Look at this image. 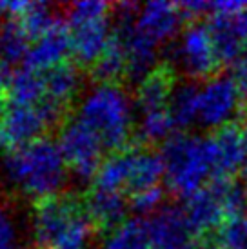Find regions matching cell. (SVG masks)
I'll use <instances>...</instances> for the list:
<instances>
[{
  "mask_svg": "<svg viewBox=\"0 0 247 249\" xmlns=\"http://www.w3.org/2000/svg\"><path fill=\"white\" fill-rule=\"evenodd\" d=\"M160 157L169 191L185 200L213 182L231 180L226 177L214 135L176 133L164 142Z\"/></svg>",
  "mask_w": 247,
  "mask_h": 249,
  "instance_id": "6da1fadb",
  "label": "cell"
},
{
  "mask_svg": "<svg viewBox=\"0 0 247 249\" xmlns=\"http://www.w3.org/2000/svg\"><path fill=\"white\" fill-rule=\"evenodd\" d=\"M35 249H88L98 235L86 198L58 193L35 202Z\"/></svg>",
  "mask_w": 247,
  "mask_h": 249,
  "instance_id": "7a4b0ae2",
  "label": "cell"
},
{
  "mask_svg": "<svg viewBox=\"0 0 247 249\" xmlns=\"http://www.w3.org/2000/svg\"><path fill=\"white\" fill-rule=\"evenodd\" d=\"M69 167L58 142L42 137L6 153L4 173L15 189L33 202L60 193Z\"/></svg>",
  "mask_w": 247,
  "mask_h": 249,
  "instance_id": "3957f363",
  "label": "cell"
},
{
  "mask_svg": "<svg viewBox=\"0 0 247 249\" xmlns=\"http://www.w3.org/2000/svg\"><path fill=\"white\" fill-rule=\"evenodd\" d=\"M75 117L100 139L109 157L129 147L133 133V102L120 84H96L84 95Z\"/></svg>",
  "mask_w": 247,
  "mask_h": 249,
  "instance_id": "277c9868",
  "label": "cell"
},
{
  "mask_svg": "<svg viewBox=\"0 0 247 249\" xmlns=\"http://www.w3.org/2000/svg\"><path fill=\"white\" fill-rule=\"evenodd\" d=\"M164 178V162L160 153L144 145H129L106 157L93 180V186L122 191L131 200L133 196L162 187Z\"/></svg>",
  "mask_w": 247,
  "mask_h": 249,
  "instance_id": "5b68a950",
  "label": "cell"
},
{
  "mask_svg": "<svg viewBox=\"0 0 247 249\" xmlns=\"http://www.w3.org/2000/svg\"><path fill=\"white\" fill-rule=\"evenodd\" d=\"M246 189L233 180H218L185 200L184 213L196 235L216 231L229 218L244 213Z\"/></svg>",
  "mask_w": 247,
  "mask_h": 249,
  "instance_id": "8992f818",
  "label": "cell"
},
{
  "mask_svg": "<svg viewBox=\"0 0 247 249\" xmlns=\"http://www.w3.org/2000/svg\"><path fill=\"white\" fill-rule=\"evenodd\" d=\"M242 104V93L233 78L213 76L196 84L194 89V127L220 131L229 127Z\"/></svg>",
  "mask_w": 247,
  "mask_h": 249,
  "instance_id": "52a82bcc",
  "label": "cell"
},
{
  "mask_svg": "<svg viewBox=\"0 0 247 249\" xmlns=\"http://www.w3.org/2000/svg\"><path fill=\"white\" fill-rule=\"evenodd\" d=\"M207 13L220 64H236L247 55V2H209Z\"/></svg>",
  "mask_w": 247,
  "mask_h": 249,
  "instance_id": "ba28073f",
  "label": "cell"
},
{
  "mask_svg": "<svg viewBox=\"0 0 247 249\" xmlns=\"http://www.w3.org/2000/svg\"><path fill=\"white\" fill-rule=\"evenodd\" d=\"M58 147L66 159L69 171H73L84 182L95 180L102 162L106 160V149L100 139L75 115H69L58 129Z\"/></svg>",
  "mask_w": 247,
  "mask_h": 249,
  "instance_id": "9c48e42d",
  "label": "cell"
},
{
  "mask_svg": "<svg viewBox=\"0 0 247 249\" xmlns=\"http://www.w3.org/2000/svg\"><path fill=\"white\" fill-rule=\"evenodd\" d=\"M171 62L175 70L193 80L211 76L220 64L209 26L194 22L182 31V35L173 44ZM213 78V76H211Z\"/></svg>",
  "mask_w": 247,
  "mask_h": 249,
  "instance_id": "30bf717a",
  "label": "cell"
},
{
  "mask_svg": "<svg viewBox=\"0 0 247 249\" xmlns=\"http://www.w3.org/2000/svg\"><path fill=\"white\" fill-rule=\"evenodd\" d=\"M145 222L153 249H198V235L182 208L162 206Z\"/></svg>",
  "mask_w": 247,
  "mask_h": 249,
  "instance_id": "8fae6325",
  "label": "cell"
},
{
  "mask_svg": "<svg viewBox=\"0 0 247 249\" xmlns=\"http://www.w3.org/2000/svg\"><path fill=\"white\" fill-rule=\"evenodd\" d=\"M48 129L49 127L38 106H20L7 102L0 120V147L11 151L15 147L42 139V135Z\"/></svg>",
  "mask_w": 247,
  "mask_h": 249,
  "instance_id": "7c38bea8",
  "label": "cell"
},
{
  "mask_svg": "<svg viewBox=\"0 0 247 249\" xmlns=\"http://www.w3.org/2000/svg\"><path fill=\"white\" fill-rule=\"evenodd\" d=\"M71 33V58L78 68H89L102 56L111 40L109 15L68 24Z\"/></svg>",
  "mask_w": 247,
  "mask_h": 249,
  "instance_id": "4fadbf2b",
  "label": "cell"
},
{
  "mask_svg": "<svg viewBox=\"0 0 247 249\" xmlns=\"http://www.w3.org/2000/svg\"><path fill=\"white\" fill-rule=\"evenodd\" d=\"M68 60H71V33L68 22L62 18L55 24V28H51L46 35L31 44L24 60V68L46 71Z\"/></svg>",
  "mask_w": 247,
  "mask_h": 249,
  "instance_id": "5bb4252c",
  "label": "cell"
},
{
  "mask_svg": "<svg viewBox=\"0 0 247 249\" xmlns=\"http://www.w3.org/2000/svg\"><path fill=\"white\" fill-rule=\"evenodd\" d=\"M184 18L185 17L178 4L149 2L145 6L138 7L135 24L149 40L160 46L178 35Z\"/></svg>",
  "mask_w": 247,
  "mask_h": 249,
  "instance_id": "9a60e30c",
  "label": "cell"
},
{
  "mask_svg": "<svg viewBox=\"0 0 247 249\" xmlns=\"http://www.w3.org/2000/svg\"><path fill=\"white\" fill-rule=\"evenodd\" d=\"M84 198L98 233L113 231L122 226L125 222V214L131 209L129 196L122 191L100 189L93 186Z\"/></svg>",
  "mask_w": 247,
  "mask_h": 249,
  "instance_id": "2e32d148",
  "label": "cell"
},
{
  "mask_svg": "<svg viewBox=\"0 0 247 249\" xmlns=\"http://www.w3.org/2000/svg\"><path fill=\"white\" fill-rule=\"evenodd\" d=\"M44 76V86H46V97L53 98L60 104L68 106L71 104V100L75 98V95L80 89V71L75 62L58 64L55 68L46 71H40Z\"/></svg>",
  "mask_w": 247,
  "mask_h": 249,
  "instance_id": "e0dca14e",
  "label": "cell"
},
{
  "mask_svg": "<svg viewBox=\"0 0 247 249\" xmlns=\"http://www.w3.org/2000/svg\"><path fill=\"white\" fill-rule=\"evenodd\" d=\"M46 97V86L40 71L28 70L22 66L20 70H15L11 84L7 88V102L20 106H36Z\"/></svg>",
  "mask_w": 247,
  "mask_h": 249,
  "instance_id": "ac0fdd59",
  "label": "cell"
},
{
  "mask_svg": "<svg viewBox=\"0 0 247 249\" xmlns=\"http://www.w3.org/2000/svg\"><path fill=\"white\" fill-rule=\"evenodd\" d=\"M100 249H153L147 222L129 218L104 236Z\"/></svg>",
  "mask_w": 247,
  "mask_h": 249,
  "instance_id": "d6986e66",
  "label": "cell"
},
{
  "mask_svg": "<svg viewBox=\"0 0 247 249\" xmlns=\"http://www.w3.org/2000/svg\"><path fill=\"white\" fill-rule=\"evenodd\" d=\"M29 36L22 29L20 22L15 17H7V20L0 24V62L15 66L26 60L29 48Z\"/></svg>",
  "mask_w": 247,
  "mask_h": 249,
  "instance_id": "ffe728a7",
  "label": "cell"
},
{
  "mask_svg": "<svg viewBox=\"0 0 247 249\" xmlns=\"http://www.w3.org/2000/svg\"><path fill=\"white\" fill-rule=\"evenodd\" d=\"M20 22L22 29L26 31L29 40H38L44 36L55 24L62 20V17H56L49 4H40V2H28L24 11L18 17H15Z\"/></svg>",
  "mask_w": 247,
  "mask_h": 249,
  "instance_id": "44dd1931",
  "label": "cell"
},
{
  "mask_svg": "<svg viewBox=\"0 0 247 249\" xmlns=\"http://www.w3.org/2000/svg\"><path fill=\"white\" fill-rule=\"evenodd\" d=\"M213 244L216 249H247V213L229 218L214 231Z\"/></svg>",
  "mask_w": 247,
  "mask_h": 249,
  "instance_id": "7402d4cb",
  "label": "cell"
},
{
  "mask_svg": "<svg viewBox=\"0 0 247 249\" xmlns=\"http://www.w3.org/2000/svg\"><path fill=\"white\" fill-rule=\"evenodd\" d=\"M0 249H18L15 222L4 206H0Z\"/></svg>",
  "mask_w": 247,
  "mask_h": 249,
  "instance_id": "603a6c76",
  "label": "cell"
},
{
  "mask_svg": "<svg viewBox=\"0 0 247 249\" xmlns=\"http://www.w3.org/2000/svg\"><path fill=\"white\" fill-rule=\"evenodd\" d=\"M233 80L238 86L242 97H247V55L234 64Z\"/></svg>",
  "mask_w": 247,
  "mask_h": 249,
  "instance_id": "cb8c5ba5",
  "label": "cell"
},
{
  "mask_svg": "<svg viewBox=\"0 0 247 249\" xmlns=\"http://www.w3.org/2000/svg\"><path fill=\"white\" fill-rule=\"evenodd\" d=\"M246 137H247V118H246Z\"/></svg>",
  "mask_w": 247,
  "mask_h": 249,
  "instance_id": "d4e9b609",
  "label": "cell"
},
{
  "mask_svg": "<svg viewBox=\"0 0 247 249\" xmlns=\"http://www.w3.org/2000/svg\"><path fill=\"white\" fill-rule=\"evenodd\" d=\"M0 11H2V4H0Z\"/></svg>",
  "mask_w": 247,
  "mask_h": 249,
  "instance_id": "484cf974",
  "label": "cell"
},
{
  "mask_svg": "<svg viewBox=\"0 0 247 249\" xmlns=\"http://www.w3.org/2000/svg\"><path fill=\"white\" fill-rule=\"evenodd\" d=\"M246 193H247V187H246Z\"/></svg>",
  "mask_w": 247,
  "mask_h": 249,
  "instance_id": "4316f807",
  "label": "cell"
}]
</instances>
